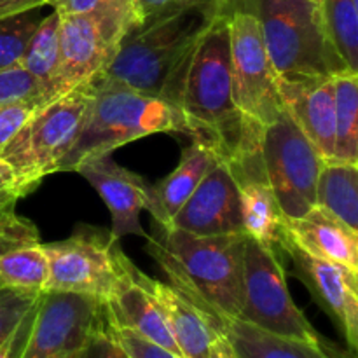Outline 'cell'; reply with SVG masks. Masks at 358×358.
Instances as JSON below:
<instances>
[{"label": "cell", "mask_w": 358, "mask_h": 358, "mask_svg": "<svg viewBox=\"0 0 358 358\" xmlns=\"http://www.w3.org/2000/svg\"><path fill=\"white\" fill-rule=\"evenodd\" d=\"M261 164L283 215L296 219L315 206L324 159L285 110L261 131Z\"/></svg>", "instance_id": "30bf717a"}, {"label": "cell", "mask_w": 358, "mask_h": 358, "mask_svg": "<svg viewBox=\"0 0 358 358\" xmlns=\"http://www.w3.org/2000/svg\"><path fill=\"white\" fill-rule=\"evenodd\" d=\"M138 21L135 0H103L86 13L59 16L56 96L103 72L124 35Z\"/></svg>", "instance_id": "52a82bcc"}, {"label": "cell", "mask_w": 358, "mask_h": 358, "mask_svg": "<svg viewBox=\"0 0 358 358\" xmlns=\"http://www.w3.org/2000/svg\"><path fill=\"white\" fill-rule=\"evenodd\" d=\"M283 110L324 161L334 157L336 143V94L334 76L285 80L276 77Z\"/></svg>", "instance_id": "e0dca14e"}, {"label": "cell", "mask_w": 358, "mask_h": 358, "mask_svg": "<svg viewBox=\"0 0 358 358\" xmlns=\"http://www.w3.org/2000/svg\"><path fill=\"white\" fill-rule=\"evenodd\" d=\"M170 227L196 236L243 233L240 180L227 161L215 156L198 187L173 217Z\"/></svg>", "instance_id": "5bb4252c"}, {"label": "cell", "mask_w": 358, "mask_h": 358, "mask_svg": "<svg viewBox=\"0 0 358 358\" xmlns=\"http://www.w3.org/2000/svg\"><path fill=\"white\" fill-rule=\"evenodd\" d=\"M48 100L51 98L44 96V94H34V96L16 98V100L0 105V149L16 135L17 129L28 121V117Z\"/></svg>", "instance_id": "f546056e"}, {"label": "cell", "mask_w": 358, "mask_h": 358, "mask_svg": "<svg viewBox=\"0 0 358 358\" xmlns=\"http://www.w3.org/2000/svg\"><path fill=\"white\" fill-rule=\"evenodd\" d=\"M90 94L91 79L48 100L0 149V159L13 170L21 198L58 171L76 142Z\"/></svg>", "instance_id": "8992f818"}, {"label": "cell", "mask_w": 358, "mask_h": 358, "mask_svg": "<svg viewBox=\"0 0 358 358\" xmlns=\"http://www.w3.org/2000/svg\"><path fill=\"white\" fill-rule=\"evenodd\" d=\"M226 9L234 101L248 121L264 128L283 112L276 73L254 14L236 6Z\"/></svg>", "instance_id": "8fae6325"}, {"label": "cell", "mask_w": 358, "mask_h": 358, "mask_svg": "<svg viewBox=\"0 0 358 358\" xmlns=\"http://www.w3.org/2000/svg\"><path fill=\"white\" fill-rule=\"evenodd\" d=\"M100 194L112 215L110 236L119 241L124 236L147 238L140 213L145 210L149 198V184L140 175L117 164L112 154L90 157L76 168Z\"/></svg>", "instance_id": "9a60e30c"}, {"label": "cell", "mask_w": 358, "mask_h": 358, "mask_svg": "<svg viewBox=\"0 0 358 358\" xmlns=\"http://www.w3.org/2000/svg\"><path fill=\"white\" fill-rule=\"evenodd\" d=\"M41 294L0 290V346L17 331L21 322L35 308Z\"/></svg>", "instance_id": "f1b7e54d"}, {"label": "cell", "mask_w": 358, "mask_h": 358, "mask_svg": "<svg viewBox=\"0 0 358 358\" xmlns=\"http://www.w3.org/2000/svg\"><path fill=\"white\" fill-rule=\"evenodd\" d=\"M80 358H129L128 353L122 350L115 336L112 334L110 324L105 325L101 331H98L90 341L87 348L84 350Z\"/></svg>", "instance_id": "d6a6232c"}, {"label": "cell", "mask_w": 358, "mask_h": 358, "mask_svg": "<svg viewBox=\"0 0 358 358\" xmlns=\"http://www.w3.org/2000/svg\"><path fill=\"white\" fill-rule=\"evenodd\" d=\"M185 2H191V0H135L136 9H138L140 20L150 14H156L159 10L170 9V7L182 6Z\"/></svg>", "instance_id": "8d00e7d4"}, {"label": "cell", "mask_w": 358, "mask_h": 358, "mask_svg": "<svg viewBox=\"0 0 358 358\" xmlns=\"http://www.w3.org/2000/svg\"><path fill=\"white\" fill-rule=\"evenodd\" d=\"M233 6L248 10L259 21L278 79L329 77L350 70L329 37L320 3L311 0H240Z\"/></svg>", "instance_id": "5b68a950"}, {"label": "cell", "mask_w": 358, "mask_h": 358, "mask_svg": "<svg viewBox=\"0 0 358 358\" xmlns=\"http://www.w3.org/2000/svg\"><path fill=\"white\" fill-rule=\"evenodd\" d=\"M220 334L226 336L236 358H355V353L343 352L332 343L317 346L283 338L238 318L224 322Z\"/></svg>", "instance_id": "7402d4cb"}, {"label": "cell", "mask_w": 358, "mask_h": 358, "mask_svg": "<svg viewBox=\"0 0 358 358\" xmlns=\"http://www.w3.org/2000/svg\"><path fill=\"white\" fill-rule=\"evenodd\" d=\"M311 2H315V3H320V6H322V0H311Z\"/></svg>", "instance_id": "60d3db41"}, {"label": "cell", "mask_w": 358, "mask_h": 358, "mask_svg": "<svg viewBox=\"0 0 358 358\" xmlns=\"http://www.w3.org/2000/svg\"><path fill=\"white\" fill-rule=\"evenodd\" d=\"M45 6H49V0H0V17Z\"/></svg>", "instance_id": "74e56055"}, {"label": "cell", "mask_w": 358, "mask_h": 358, "mask_svg": "<svg viewBox=\"0 0 358 358\" xmlns=\"http://www.w3.org/2000/svg\"><path fill=\"white\" fill-rule=\"evenodd\" d=\"M278 248L292 259L297 278L338 325L350 352L355 353L358 346V273L338 262L308 254L285 233L280 238Z\"/></svg>", "instance_id": "4fadbf2b"}, {"label": "cell", "mask_w": 358, "mask_h": 358, "mask_svg": "<svg viewBox=\"0 0 358 358\" xmlns=\"http://www.w3.org/2000/svg\"><path fill=\"white\" fill-rule=\"evenodd\" d=\"M238 180L241 229L247 236L268 247L278 248L285 215L268 180L264 175H243L238 177Z\"/></svg>", "instance_id": "603a6c76"}, {"label": "cell", "mask_w": 358, "mask_h": 358, "mask_svg": "<svg viewBox=\"0 0 358 358\" xmlns=\"http://www.w3.org/2000/svg\"><path fill=\"white\" fill-rule=\"evenodd\" d=\"M224 7L220 0H191L142 17L124 35L110 65L98 76L180 108L196 48Z\"/></svg>", "instance_id": "6da1fadb"}, {"label": "cell", "mask_w": 358, "mask_h": 358, "mask_svg": "<svg viewBox=\"0 0 358 358\" xmlns=\"http://www.w3.org/2000/svg\"><path fill=\"white\" fill-rule=\"evenodd\" d=\"M238 320L283 338L317 346L331 345L294 303L276 248L247 234L243 245V306Z\"/></svg>", "instance_id": "ba28073f"}, {"label": "cell", "mask_w": 358, "mask_h": 358, "mask_svg": "<svg viewBox=\"0 0 358 358\" xmlns=\"http://www.w3.org/2000/svg\"><path fill=\"white\" fill-rule=\"evenodd\" d=\"M20 192L16 189V178L13 170L0 159V205L16 203L20 199Z\"/></svg>", "instance_id": "e575fe53"}, {"label": "cell", "mask_w": 358, "mask_h": 358, "mask_svg": "<svg viewBox=\"0 0 358 358\" xmlns=\"http://www.w3.org/2000/svg\"><path fill=\"white\" fill-rule=\"evenodd\" d=\"M315 205L358 231V163L324 161Z\"/></svg>", "instance_id": "cb8c5ba5"}, {"label": "cell", "mask_w": 358, "mask_h": 358, "mask_svg": "<svg viewBox=\"0 0 358 358\" xmlns=\"http://www.w3.org/2000/svg\"><path fill=\"white\" fill-rule=\"evenodd\" d=\"M189 136L229 164L257 156L261 126L248 121L233 94L227 9L215 17L196 48L180 98Z\"/></svg>", "instance_id": "7a4b0ae2"}, {"label": "cell", "mask_w": 358, "mask_h": 358, "mask_svg": "<svg viewBox=\"0 0 358 358\" xmlns=\"http://www.w3.org/2000/svg\"><path fill=\"white\" fill-rule=\"evenodd\" d=\"M38 303V301H37ZM37 306V304H35ZM34 315H35V308L30 311V313L24 317V320L21 322V325L17 327V331L0 346V358H20L21 352L24 348V343H27L28 332H30L31 322H34Z\"/></svg>", "instance_id": "836d02e7"}, {"label": "cell", "mask_w": 358, "mask_h": 358, "mask_svg": "<svg viewBox=\"0 0 358 358\" xmlns=\"http://www.w3.org/2000/svg\"><path fill=\"white\" fill-rule=\"evenodd\" d=\"M152 133L189 135L180 108L117 80L94 76L76 142L58 171H76L83 161L112 154L117 147Z\"/></svg>", "instance_id": "277c9868"}, {"label": "cell", "mask_w": 358, "mask_h": 358, "mask_svg": "<svg viewBox=\"0 0 358 358\" xmlns=\"http://www.w3.org/2000/svg\"><path fill=\"white\" fill-rule=\"evenodd\" d=\"M34 94L48 96L41 83L31 77L27 70L21 69L20 65L0 70V105L16 100V98L34 96Z\"/></svg>", "instance_id": "4dcf8cb0"}, {"label": "cell", "mask_w": 358, "mask_h": 358, "mask_svg": "<svg viewBox=\"0 0 358 358\" xmlns=\"http://www.w3.org/2000/svg\"><path fill=\"white\" fill-rule=\"evenodd\" d=\"M48 259L38 229L17 215L14 203L0 208V290L42 294Z\"/></svg>", "instance_id": "2e32d148"}, {"label": "cell", "mask_w": 358, "mask_h": 358, "mask_svg": "<svg viewBox=\"0 0 358 358\" xmlns=\"http://www.w3.org/2000/svg\"><path fill=\"white\" fill-rule=\"evenodd\" d=\"M145 240L147 252L166 273L170 285L199 308L217 332L226 320L240 318L245 233L196 236L156 226Z\"/></svg>", "instance_id": "3957f363"}, {"label": "cell", "mask_w": 358, "mask_h": 358, "mask_svg": "<svg viewBox=\"0 0 358 358\" xmlns=\"http://www.w3.org/2000/svg\"><path fill=\"white\" fill-rule=\"evenodd\" d=\"M210 358H236L229 341H227L224 334H219L213 339L212 348H210Z\"/></svg>", "instance_id": "f35d334b"}, {"label": "cell", "mask_w": 358, "mask_h": 358, "mask_svg": "<svg viewBox=\"0 0 358 358\" xmlns=\"http://www.w3.org/2000/svg\"><path fill=\"white\" fill-rule=\"evenodd\" d=\"M322 13L338 55L358 72V0H322Z\"/></svg>", "instance_id": "4316f807"}, {"label": "cell", "mask_w": 358, "mask_h": 358, "mask_svg": "<svg viewBox=\"0 0 358 358\" xmlns=\"http://www.w3.org/2000/svg\"><path fill=\"white\" fill-rule=\"evenodd\" d=\"M110 329L112 334L115 336L117 343L128 353L129 358H182L175 355V353L168 352V350L161 348L156 343L142 338L136 332L129 331V329L114 327V325H110Z\"/></svg>", "instance_id": "1f68e13d"}, {"label": "cell", "mask_w": 358, "mask_h": 358, "mask_svg": "<svg viewBox=\"0 0 358 358\" xmlns=\"http://www.w3.org/2000/svg\"><path fill=\"white\" fill-rule=\"evenodd\" d=\"M105 308L110 325L129 329L142 338L159 345L161 348L182 357L159 304L140 282L138 268L131 261H128L124 276L110 297L105 301Z\"/></svg>", "instance_id": "ac0fdd59"}, {"label": "cell", "mask_w": 358, "mask_h": 358, "mask_svg": "<svg viewBox=\"0 0 358 358\" xmlns=\"http://www.w3.org/2000/svg\"><path fill=\"white\" fill-rule=\"evenodd\" d=\"M103 0H49V7L55 9L59 16H69V14H79L91 10Z\"/></svg>", "instance_id": "d590c367"}, {"label": "cell", "mask_w": 358, "mask_h": 358, "mask_svg": "<svg viewBox=\"0 0 358 358\" xmlns=\"http://www.w3.org/2000/svg\"><path fill=\"white\" fill-rule=\"evenodd\" d=\"M17 65L41 83L49 98L56 96L55 84L59 70V14L55 9L45 14L35 28Z\"/></svg>", "instance_id": "d4e9b609"}, {"label": "cell", "mask_w": 358, "mask_h": 358, "mask_svg": "<svg viewBox=\"0 0 358 358\" xmlns=\"http://www.w3.org/2000/svg\"><path fill=\"white\" fill-rule=\"evenodd\" d=\"M213 159L215 152L208 145L192 140L191 145L182 150L177 168L156 184H149L145 210L152 215L156 226H171L173 217L198 187Z\"/></svg>", "instance_id": "44dd1931"}, {"label": "cell", "mask_w": 358, "mask_h": 358, "mask_svg": "<svg viewBox=\"0 0 358 358\" xmlns=\"http://www.w3.org/2000/svg\"><path fill=\"white\" fill-rule=\"evenodd\" d=\"M7 205H9V203H7ZM2 206H6V205H0V208H2Z\"/></svg>", "instance_id": "b9f144b4"}, {"label": "cell", "mask_w": 358, "mask_h": 358, "mask_svg": "<svg viewBox=\"0 0 358 358\" xmlns=\"http://www.w3.org/2000/svg\"><path fill=\"white\" fill-rule=\"evenodd\" d=\"M44 292H66L107 301L126 273L129 257L100 227L79 226L66 240L44 243Z\"/></svg>", "instance_id": "9c48e42d"}, {"label": "cell", "mask_w": 358, "mask_h": 358, "mask_svg": "<svg viewBox=\"0 0 358 358\" xmlns=\"http://www.w3.org/2000/svg\"><path fill=\"white\" fill-rule=\"evenodd\" d=\"M220 2H222L224 6H233V3L240 2V0H220Z\"/></svg>", "instance_id": "ab89813d"}, {"label": "cell", "mask_w": 358, "mask_h": 358, "mask_svg": "<svg viewBox=\"0 0 358 358\" xmlns=\"http://www.w3.org/2000/svg\"><path fill=\"white\" fill-rule=\"evenodd\" d=\"M138 278L159 304L182 358H210L213 339L220 332H217L206 315L170 283L149 278L140 269Z\"/></svg>", "instance_id": "ffe728a7"}, {"label": "cell", "mask_w": 358, "mask_h": 358, "mask_svg": "<svg viewBox=\"0 0 358 358\" xmlns=\"http://www.w3.org/2000/svg\"><path fill=\"white\" fill-rule=\"evenodd\" d=\"M108 324L100 299L80 294L42 292L20 358H80Z\"/></svg>", "instance_id": "7c38bea8"}, {"label": "cell", "mask_w": 358, "mask_h": 358, "mask_svg": "<svg viewBox=\"0 0 358 358\" xmlns=\"http://www.w3.org/2000/svg\"><path fill=\"white\" fill-rule=\"evenodd\" d=\"M42 9L44 7H34L23 13L0 17V70L10 69L20 63L35 28L45 16Z\"/></svg>", "instance_id": "83f0119b"}, {"label": "cell", "mask_w": 358, "mask_h": 358, "mask_svg": "<svg viewBox=\"0 0 358 358\" xmlns=\"http://www.w3.org/2000/svg\"><path fill=\"white\" fill-rule=\"evenodd\" d=\"M336 143L331 161L358 163V72L334 73Z\"/></svg>", "instance_id": "484cf974"}, {"label": "cell", "mask_w": 358, "mask_h": 358, "mask_svg": "<svg viewBox=\"0 0 358 358\" xmlns=\"http://www.w3.org/2000/svg\"><path fill=\"white\" fill-rule=\"evenodd\" d=\"M283 233L308 254L338 262L358 273V231L322 210L311 206L304 215L283 219Z\"/></svg>", "instance_id": "d6986e66"}]
</instances>
